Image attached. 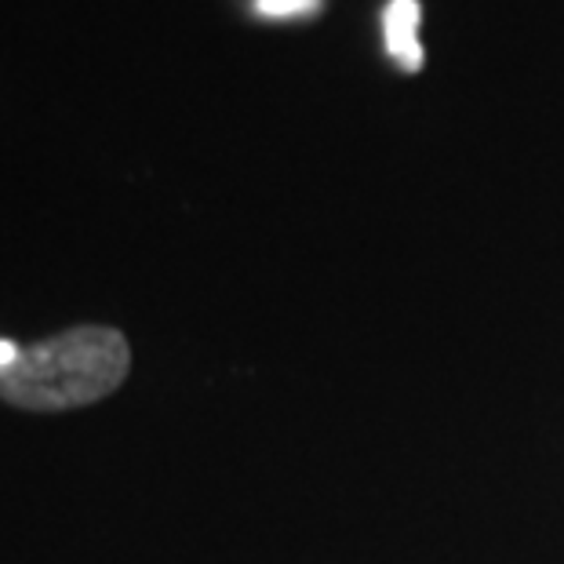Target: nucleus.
Here are the masks:
<instances>
[{"label":"nucleus","instance_id":"7ed1b4c3","mask_svg":"<svg viewBox=\"0 0 564 564\" xmlns=\"http://www.w3.org/2000/svg\"><path fill=\"white\" fill-rule=\"evenodd\" d=\"M256 11L267 19H295L321 11V0H256Z\"/></svg>","mask_w":564,"mask_h":564},{"label":"nucleus","instance_id":"20e7f679","mask_svg":"<svg viewBox=\"0 0 564 564\" xmlns=\"http://www.w3.org/2000/svg\"><path fill=\"white\" fill-rule=\"evenodd\" d=\"M19 350H22V346L8 343V339H0V368H8L11 361H15V357H19Z\"/></svg>","mask_w":564,"mask_h":564},{"label":"nucleus","instance_id":"f257e3e1","mask_svg":"<svg viewBox=\"0 0 564 564\" xmlns=\"http://www.w3.org/2000/svg\"><path fill=\"white\" fill-rule=\"evenodd\" d=\"M131 371L124 332L106 324H80L55 339L22 346L0 368V401L26 412H69L95 404L121 387Z\"/></svg>","mask_w":564,"mask_h":564},{"label":"nucleus","instance_id":"f03ea898","mask_svg":"<svg viewBox=\"0 0 564 564\" xmlns=\"http://www.w3.org/2000/svg\"><path fill=\"white\" fill-rule=\"evenodd\" d=\"M419 19L423 8L419 0H390L382 26H387V52L398 58L404 69L423 66V44H419Z\"/></svg>","mask_w":564,"mask_h":564}]
</instances>
